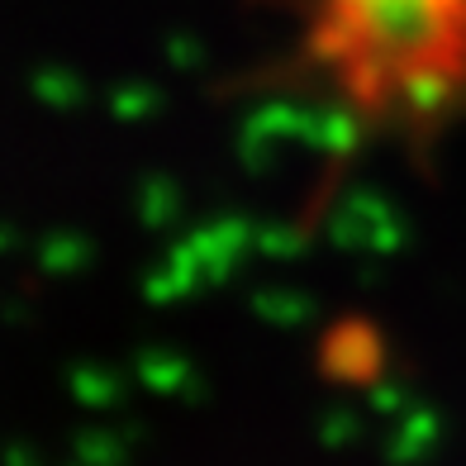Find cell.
<instances>
[{
    "label": "cell",
    "mask_w": 466,
    "mask_h": 466,
    "mask_svg": "<svg viewBox=\"0 0 466 466\" xmlns=\"http://www.w3.org/2000/svg\"><path fill=\"white\" fill-rule=\"evenodd\" d=\"M286 67L371 143L466 129V0H258Z\"/></svg>",
    "instance_id": "6da1fadb"
}]
</instances>
